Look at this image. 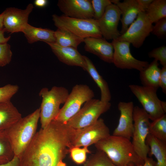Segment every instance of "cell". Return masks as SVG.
<instances>
[{"label":"cell","instance_id":"1","mask_svg":"<svg viewBox=\"0 0 166 166\" xmlns=\"http://www.w3.org/2000/svg\"><path fill=\"white\" fill-rule=\"evenodd\" d=\"M74 129L56 120L37 132L19 158V166H57L69 153Z\"/></svg>","mask_w":166,"mask_h":166},{"label":"cell","instance_id":"2","mask_svg":"<svg viewBox=\"0 0 166 166\" xmlns=\"http://www.w3.org/2000/svg\"><path fill=\"white\" fill-rule=\"evenodd\" d=\"M94 145L116 166H136L144 163L136 153L130 140L126 138L110 135Z\"/></svg>","mask_w":166,"mask_h":166},{"label":"cell","instance_id":"3","mask_svg":"<svg viewBox=\"0 0 166 166\" xmlns=\"http://www.w3.org/2000/svg\"><path fill=\"white\" fill-rule=\"evenodd\" d=\"M40 108L22 117L5 131L14 156L18 158L28 146L36 132L40 119Z\"/></svg>","mask_w":166,"mask_h":166},{"label":"cell","instance_id":"4","mask_svg":"<svg viewBox=\"0 0 166 166\" xmlns=\"http://www.w3.org/2000/svg\"><path fill=\"white\" fill-rule=\"evenodd\" d=\"M69 94L68 90L63 87L54 86L51 89L43 88L39 95L42 98L40 119L41 128L45 127L57 116L61 104L65 102Z\"/></svg>","mask_w":166,"mask_h":166},{"label":"cell","instance_id":"5","mask_svg":"<svg viewBox=\"0 0 166 166\" xmlns=\"http://www.w3.org/2000/svg\"><path fill=\"white\" fill-rule=\"evenodd\" d=\"M52 17L54 25L57 29L67 30L83 39L102 37L97 21L93 18L79 19L55 14Z\"/></svg>","mask_w":166,"mask_h":166},{"label":"cell","instance_id":"6","mask_svg":"<svg viewBox=\"0 0 166 166\" xmlns=\"http://www.w3.org/2000/svg\"><path fill=\"white\" fill-rule=\"evenodd\" d=\"M133 118L134 126L132 143L137 155L144 161L150 150L146 142L149 134L150 119L146 112L138 106L134 107Z\"/></svg>","mask_w":166,"mask_h":166},{"label":"cell","instance_id":"7","mask_svg":"<svg viewBox=\"0 0 166 166\" xmlns=\"http://www.w3.org/2000/svg\"><path fill=\"white\" fill-rule=\"evenodd\" d=\"M110 102L92 99L85 103L83 106L66 123L69 127L79 129L95 123L100 116L107 111L111 106Z\"/></svg>","mask_w":166,"mask_h":166},{"label":"cell","instance_id":"8","mask_svg":"<svg viewBox=\"0 0 166 166\" xmlns=\"http://www.w3.org/2000/svg\"><path fill=\"white\" fill-rule=\"evenodd\" d=\"M94 97L93 91L87 85H75L54 120L66 123L79 111L83 103Z\"/></svg>","mask_w":166,"mask_h":166},{"label":"cell","instance_id":"9","mask_svg":"<svg viewBox=\"0 0 166 166\" xmlns=\"http://www.w3.org/2000/svg\"><path fill=\"white\" fill-rule=\"evenodd\" d=\"M129 88L148 114L150 120L153 121L166 113V102L158 97L157 90L136 85H130Z\"/></svg>","mask_w":166,"mask_h":166},{"label":"cell","instance_id":"10","mask_svg":"<svg viewBox=\"0 0 166 166\" xmlns=\"http://www.w3.org/2000/svg\"><path fill=\"white\" fill-rule=\"evenodd\" d=\"M110 135L109 128L104 120L101 118L87 127L74 129L71 144L73 147H88Z\"/></svg>","mask_w":166,"mask_h":166},{"label":"cell","instance_id":"11","mask_svg":"<svg viewBox=\"0 0 166 166\" xmlns=\"http://www.w3.org/2000/svg\"><path fill=\"white\" fill-rule=\"evenodd\" d=\"M152 24L145 12H141L126 32L116 40L128 42L135 48H139L151 33L153 26Z\"/></svg>","mask_w":166,"mask_h":166},{"label":"cell","instance_id":"12","mask_svg":"<svg viewBox=\"0 0 166 166\" xmlns=\"http://www.w3.org/2000/svg\"><path fill=\"white\" fill-rule=\"evenodd\" d=\"M111 43L114 50L113 63L117 68L122 69H135L140 72L149 64L147 61L137 60L133 56L129 42L114 40Z\"/></svg>","mask_w":166,"mask_h":166},{"label":"cell","instance_id":"13","mask_svg":"<svg viewBox=\"0 0 166 166\" xmlns=\"http://www.w3.org/2000/svg\"><path fill=\"white\" fill-rule=\"evenodd\" d=\"M121 16V12L116 5L112 4L107 7L102 17L97 20L104 38L116 40L121 36L118 27Z\"/></svg>","mask_w":166,"mask_h":166},{"label":"cell","instance_id":"14","mask_svg":"<svg viewBox=\"0 0 166 166\" xmlns=\"http://www.w3.org/2000/svg\"><path fill=\"white\" fill-rule=\"evenodd\" d=\"M33 8L31 3L24 10L14 7L6 8L3 11V26L5 31L11 33L22 32L28 24L29 15Z\"/></svg>","mask_w":166,"mask_h":166},{"label":"cell","instance_id":"15","mask_svg":"<svg viewBox=\"0 0 166 166\" xmlns=\"http://www.w3.org/2000/svg\"><path fill=\"white\" fill-rule=\"evenodd\" d=\"M57 5L66 16L79 19L93 18L94 12L90 0H59Z\"/></svg>","mask_w":166,"mask_h":166},{"label":"cell","instance_id":"16","mask_svg":"<svg viewBox=\"0 0 166 166\" xmlns=\"http://www.w3.org/2000/svg\"><path fill=\"white\" fill-rule=\"evenodd\" d=\"M134 106L132 101L120 102L118 108L120 112L118 124L112 135L131 139L133 130V112Z\"/></svg>","mask_w":166,"mask_h":166},{"label":"cell","instance_id":"17","mask_svg":"<svg viewBox=\"0 0 166 166\" xmlns=\"http://www.w3.org/2000/svg\"><path fill=\"white\" fill-rule=\"evenodd\" d=\"M85 51L95 54L102 61L113 63V48L112 43L103 38L89 37L84 39Z\"/></svg>","mask_w":166,"mask_h":166},{"label":"cell","instance_id":"18","mask_svg":"<svg viewBox=\"0 0 166 166\" xmlns=\"http://www.w3.org/2000/svg\"><path fill=\"white\" fill-rule=\"evenodd\" d=\"M60 61L70 66H79L86 70V65L84 55H81L77 49L63 47L56 43H46Z\"/></svg>","mask_w":166,"mask_h":166},{"label":"cell","instance_id":"19","mask_svg":"<svg viewBox=\"0 0 166 166\" xmlns=\"http://www.w3.org/2000/svg\"><path fill=\"white\" fill-rule=\"evenodd\" d=\"M121 12L122 27L121 35L126 32L129 26L134 21L138 14L142 12L137 0H119L116 4Z\"/></svg>","mask_w":166,"mask_h":166},{"label":"cell","instance_id":"20","mask_svg":"<svg viewBox=\"0 0 166 166\" xmlns=\"http://www.w3.org/2000/svg\"><path fill=\"white\" fill-rule=\"evenodd\" d=\"M22 118L10 101L0 102V132L5 131Z\"/></svg>","mask_w":166,"mask_h":166},{"label":"cell","instance_id":"21","mask_svg":"<svg viewBox=\"0 0 166 166\" xmlns=\"http://www.w3.org/2000/svg\"><path fill=\"white\" fill-rule=\"evenodd\" d=\"M22 32L30 44L38 41L55 43V31L49 29L35 27L28 23Z\"/></svg>","mask_w":166,"mask_h":166},{"label":"cell","instance_id":"22","mask_svg":"<svg viewBox=\"0 0 166 166\" xmlns=\"http://www.w3.org/2000/svg\"><path fill=\"white\" fill-rule=\"evenodd\" d=\"M159 65L158 61L154 59L140 72V78L143 86L157 90L159 87L161 71Z\"/></svg>","mask_w":166,"mask_h":166},{"label":"cell","instance_id":"23","mask_svg":"<svg viewBox=\"0 0 166 166\" xmlns=\"http://www.w3.org/2000/svg\"><path fill=\"white\" fill-rule=\"evenodd\" d=\"M87 71L100 88L101 93L100 101L104 102H109L111 98V93L106 81L99 74L94 65L87 57L84 56Z\"/></svg>","mask_w":166,"mask_h":166},{"label":"cell","instance_id":"24","mask_svg":"<svg viewBox=\"0 0 166 166\" xmlns=\"http://www.w3.org/2000/svg\"><path fill=\"white\" fill-rule=\"evenodd\" d=\"M146 142L149 147V156L154 155L156 159V166H166V143L150 134Z\"/></svg>","mask_w":166,"mask_h":166},{"label":"cell","instance_id":"25","mask_svg":"<svg viewBox=\"0 0 166 166\" xmlns=\"http://www.w3.org/2000/svg\"><path fill=\"white\" fill-rule=\"evenodd\" d=\"M55 43L61 46L71 47L75 49L84 39L80 38L66 30L57 29L55 31Z\"/></svg>","mask_w":166,"mask_h":166},{"label":"cell","instance_id":"26","mask_svg":"<svg viewBox=\"0 0 166 166\" xmlns=\"http://www.w3.org/2000/svg\"><path fill=\"white\" fill-rule=\"evenodd\" d=\"M145 12L152 23L166 17V0H153Z\"/></svg>","mask_w":166,"mask_h":166},{"label":"cell","instance_id":"27","mask_svg":"<svg viewBox=\"0 0 166 166\" xmlns=\"http://www.w3.org/2000/svg\"><path fill=\"white\" fill-rule=\"evenodd\" d=\"M149 134L166 143V114L150 123Z\"/></svg>","mask_w":166,"mask_h":166},{"label":"cell","instance_id":"28","mask_svg":"<svg viewBox=\"0 0 166 166\" xmlns=\"http://www.w3.org/2000/svg\"><path fill=\"white\" fill-rule=\"evenodd\" d=\"M14 156L5 131L0 132V164L6 163Z\"/></svg>","mask_w":166,"mask_h":166},{"label":"cell","instance_id":"29","mask_svg":"<svg viewBox=\"0 0 166 166\" xmlns=\"http://www.w3.org/2000/svg\"><path fill=\"white\" fill-rule=\"evenodd\" d=\"M83 166H116L103 151L97 150L86 160Z\"/></svg>","mask_w":166,"mask_h":166},{"label":"cell","instance_id":"30","mask_svg":"<svg viewBox=\"0 0 166 166\" xmlns=\"http://www.w3.org/2000/svg\"><path fill=\"white\" fill-rule=\"evenodd\" d=\"M70 157L76 164H84L86 160V154L90 153L88 147H83L81 148L79 147H73L69 150Z\"/></svg>","mask_w":166,"mask_h":166},{"label":"cell","instance_id":"31","mask_svg":"<svg viewBox=\"0 0 166 166\" xmlns=\"http://www.w3.org/2000/svg\"><path fill=\"white\" fill-rule=\"evenodd\" d=\"M91 2L94 12L93 18L96 20L102 17L107 7L112 4L109 0H92Z\"/></svg>","mask_w":166,"mask_h":166},{"label":"cell","instance_id":"32","mask_svg":"<svg viewBox=\"0 0 166 166\" xmlns=\"http://www.w3.org/2000/svg\"><path fill=\"white\" fill-rule=\"evenodd\" d=\"M18 89L17 85L10 84L0 87V102L10 101Z\"/></svg>","mask_w":166,"mask_h":166},{"label":"cell","instance_id":"33","mask_svg":"<svg viewBox=\"0 0 166 166\" xmlns=\"http://www.w3.org/2000/svg\"><path fill=\"white\" fill-rule=\"evenodd\" d=\"M12 56L10 45L7 43L0 44V67L9 64L11 61Z\"/></svg>","mask_w":166,"mask_h":166},{"label":"cell","instance_id":"34","mask_svg":"<svg viewBox=\"0 0 166 166\" xmlns=\"http://www.w3.org/2000/svg\"><path fill=\"white\" fill-rule=\"evenodd\" d=\"M150 58L159 61L162 67L166 66V46L163 45L154 48L148 53Z\"/></svg>","mask_w":166,"mask_h":166},{"label":"cell","instance_id":"35","mask_svg":"<svg viewBox=\"0 0 166 166\" xmlns=\"http://www.w3.org/2000/svg\"><path fill=\"white\" fill-rule=\"evenodd\" d=\"M159 38H165L166 36V17L156 22L153 26L151 33Z\"/></svg>","mask_w":166,"mask_h":166},{"label":"cell","instance_id":"36","mask_svg":"<svg viewBox=\"0 0 166 166\" xmlns=\"http://www.w3.org/2000/svg\"><path fill=\"white\" fill-rule=\"evenodd\" d=\"M159 87L164 94L166 93V66L162 67L161 69L159 79Z\"/></svg>","mask_w":166,"mask_h":166},{"label":"cell","instance_id":"37","mask_svg":"<svg viewBox=\"0 0 166 166\" xmlns=\"http://www.w3.org/2000/svg\"><path fill=\"white\" fill-rule=\"evenodd\" d=\"M142 12H145L153 0H137Z\"/></svg>","mask_w":166,"mask_h":166},{"label":"cell","instance_id":"38","mask_svg":"<svg viewBox=\"0 0 166 166\" xmlns=\"http://www.w3.org/2000/svg\"><path fill=\"white\" fill-rule=\"evenodd\" d=\"M0 166H19V159L14 156L11 160L6 163L0 164Z\"/></svg>","mask_w":166,"mask_h":166},{"label":"cell","instance_id":"39","mask_svg":"<svg viewBox=\"0 0 166 166\" xmlns=\"http://www.w3.org/2000/svg\"><path fill=\"white\" fill-rule=\"evenodd\" d=\"M156 161H155L151 157H147L142 164H139L136 166H156Z\"/></svg>","mask_w":166,"mask_h":166},{"label":"cell","instance_id":"40","mask_svg":"<svg viewBox=\"0 0 166 166\" xmlns=\"http://www.w3.org/2000/svg\"><path fill=\"white\" fill-rule=\"evenodd\" d=\"M5 32L6 31L4 28L0 30V44L7 43L10 38V36L7 37H5L4 36V34Z\"/></svg>","mask_w":166,"mask_h":166},{"label":"cell","instance_id":"41","mask_svg":"<svg viewBox=\"0 0 166 166\" xmlns=\"http://www.w3.org/2000/svg\"><path fill=\"white\" fill-rule=\"evenodd\" d=\"M47 3L46 0H35L34 2L35 5L39 7H43L46 6Z\"/></svg>","mask_w":166,"mask_h":166},{"label":"cell","instance_id":"42","mask_svg":"<svg viewBox=\"0 0 166 166\" xmlns=\"http://www.w3.org/2000/svg\"><path fill=\"white\" fill-rule=\"evenodd\" d=\"M4 12L3 11L0 14V30L3 29V18Z\"/></svg>","mask_w":166,"mask_h":166},{"label":"cell","instance_id":"43","mask_svg":"<svg viewBox=\"0 0 166 166\" xmlns=\"http://www.w3.org/2000/svg\"><path fill=\"white\" fill-rule=\"evenodd\" d=\"M66 164L63 162V160H61L59 162L57 166H66Z\"/></svg>","mask_w":166,"mask_h":166}]
</instances>
